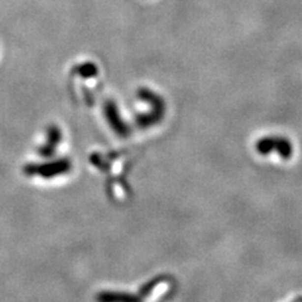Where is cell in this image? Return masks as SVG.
<instances>
[{"mask_svg": "<svg viewBox=\"0 0 302 302\" xmlns=\"http://www.w3.org/2000/svg\"><path fill=\"white\" fill-rule=\"evenodd\" d=\"M72 169V163L68 159H60L46 164H28L24 166V174L28 177H40L43 179H51L58 175L67 174Z\"/></svg>", "mask_w": 302, "mask_h": 302, "instance_id": "1", "label": "cell"}, {"mask_svg": "<svg viewBox=\"0 0 302 302\" xmlns=\"http://www.w3.org/2000/svg\"><path fill=\"white\" fill-rule=\"evenodd\" d=\"M256 150L261 155H268L274 151L282 159H290L294 154V146L290 140L279 136L262 137L257 141Z\"/></svg>", "mask_w": 302, "mask_h": 302, "instance_id": "3", "label": "cell"}, {"mask_svg": "<svg viewBox=\"0 0 302 302\" xmlns=\"http://www.w3.org/2000/svg\"><path fill=\"white\" fill-rule=\"evenodd\" d=\"M60 140H62V132H60V128L56 125L48 127L46 144L40 146L39 150H38L39 155H42L43 157L53 156L56 152V149H57V146L60 144Z\"/></svg>", "mask_w": 302, "mask_h": 302, "instance_id": "5", "label": "cell"}, {"mask_svg": "<svg viewBox=\"0 0 302 302\" xmlns=\"http://www.w3.org/2000/svg\"><path fill=\"white\" fill-rule=\"evenodd\" d=\"M74 72H77L80 76L82 77H87V78H93L96 77L98 74V68L96 67L94 63H83V64H80L74 68Z\"/></svg>", "mask_w": 302, "mask_h": 302, "instance_id": "6", "label": "cell"}, {"mask_svg": "<svg viewBox=\"0 0 302 302\" xmlns=\"http://www.w3.org/2000/svg\"><path fill=\"white\" fill-rule=\"evenodd\" d=\"M139 97L143 98L145 102L150 103L151 107H152V112L150 115L137 117V125L140 127H149V126H152L156 122H159V120L163 119L164 112H165V103H164L163 98H160L156 93H154V92L148 89L139 90Z\"/></svg>", "mask_w": 302, "mask_h": 302, "instance_id": "2", "label": "cell"}, {"mask_svg": "<svg viewBox=\"0 0 302 302\" xmlns=\"http://www.w3.org/2000/svg\"><path fill=\"white\" fill-rule=\"evenodd\" d=\"M98 300H103V301H115V300H136V299L132 296H128V295L103 294L98 296Z\"/></svg>", "mask_w": 302, "mask_h": 302, "instance_id": "7", "label": "cell"}, {"mask_svg": "<svg viewBox=\"0 0 302 302\" xmlns=\"http://www.w3.org/2000/svg\"><path fill=\"white\" fill-rule=\"evenodd\" d=\"M105 116L112 130L117 135L125 137L130 134V128H128L127 123L122 120V117L120 116V112H119V109H117L114 100H107V102L105 103Z\"/></svg>", "mask_w": 302, "mask_h": 302, "instance_id": "4", "label": "cell"}]
</instances>
